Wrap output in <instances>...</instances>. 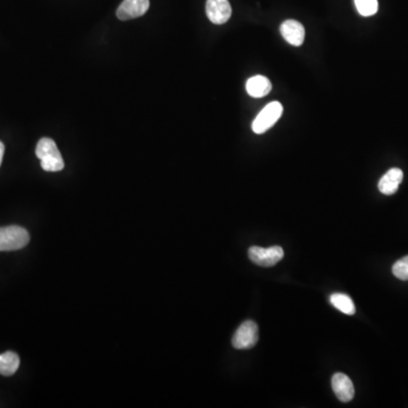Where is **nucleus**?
<instances>
[{"instance_id":"f257e3e1","label":"nucleus","mask_w":408,"mask_h":408,"mask_svg":"<svg viewBox=\"0 0 408 408\" xmlns=\"http://www.w3.org/2000/svg\"><path fill=\"white\" fill-rule=\"evenodd\" d=\"M35 155L41 162V167L43 171L56 173L63 171L65 167L63 157L58 150L57 144L54 139L49 137H43L40 139L35 149Z\"/></svg>"},{"instance_id":"f03ea898","label":"nucleus","mask_w":408,"mask_h":408,"mask_svg":"<svg viewBox=\"0 0 408 408\" xmlns=\"http://www.w3.org/2000/svg\"><path fill=\"white\" fill-rule=\"evenodd\" d=\"M29 242V233L24 228L19 226L0 228V252L21 250Z\"/></svg>"},{"instance_id":"7ed1b4c3","label":"nucleus","mask_w":408,"mask_h":408,"mask_svg":"<svg viewBox=\"0 0 408 408\" xmlns=\"http://www.w3.org/2000/svg\"><path fill=\"white\" fill-rule=\"evenodd\" d=\"M282 111H284V107L280 102L272 101L268 104L262 110L260 111L259 115L252 123V130L254 133H266V130H270L279 121V118L282 117Z\"/></svg>"},{"instance_id":"20e7f679","label":"nucleus","mask_w":408,"mask_h":408,"mask_svg":"<svg viewBox=\"0 0 408 408\" xmlns=\"http://www.w3.org/2000/svg\"><path fill=\"white\" fill-rule=\"evenodd\" d=\"M249 258L257 266L263 268L275 266L284 258V250L280 246L264 247L251 246L249 249Z\"/></svg>"},{"instance_id":"39448f33","label":"nucleus","mask_w":408,"mask_h":408,"mask_svg":"<svg viewBox=\"0 0 408 408\" xmlns=\"http://www.w3.org/2000/svg\"><path fill=\"white\" fill-rule=\"evenodd\" d=\"M259 340V328L254 321H245L238 327L234 337H233V346L236 349H250L257 345Z\"/></svg>"},{"instance_id":"423d86ee","label":"nucleus","mask_w":408,"mask_h":408,"mask_svg":"<svg viewBox=\"0 0 408 408\" xmlns=\"http://www.w3.org/2000/svg\"><path fill=\"white\" fill-rule=\"evenodd\" d=\"M206 10L213 24H225L231 19V6L228 0H206Z\"/></svg>"},{"instance_id":"0eeeda50","label":"nucleus","mask_w":408,"mask_h":408,"mask_svg":"<svg viewBox=\"0 0 408 408\" xmlns=\"http://www.w3.org/2000/svg\"><path fill=\"white\" fill-rule=\"evenodd\" d=\"M149 7V0H124L116 14L121 21H128L144 15Z\"/></svg>"},{"instance_id":"6e6552de","label":"nucleus","mask_w":408,"mask_h":408,"mask_svg":"<svg viewBox=\"0 0 408 408\" xmlns=\"http://www.w3.org/2000/svg\"><path fill=\"white\" fill-rule=\"evenodd\" d=\"M280 33L289 45L300 47L305 39V29L301 23L295 19H287L280 26Z\"/></svg>"},{"instance_id":"1a4fd4ad","label":"nucleus","mask_w":408,"mask_h":408,"mask_svg":"<svg viewBox=\"0 0 408 408\" xmlns=\"http://www.w3.org/2000/svg\"><path fill=\"white\" fill-rule=\"evenodd\" d=\"M331 385H333V390L337 398L342 402H351V399L354 398L355 389L354 385L351 382V380L344 373L333 374V380H331Z\"/></svg>"},{"instance_id":"9d476101","label":"nucleus","mask_w":408,"mask_h":408,"mask_svg":"<svg viewBox=\"0 0 408 408\" xmlns=\"http://www.w3.org/2000/svg\"><path fill=\"white\" fill-rule=\"evenodd\" d=\"M404 174L399 168H391L383 175L379 182V191L385 195H393L398 191L399 185L402 184Z\"/></svg>"},{"instance_id":"9b49d317","label":"nucleus","mask_w":408,"mask_h":408,"mask_svg":"<svg viewBox=\"0 0 408 408\" xmlns=\"http://www.w3.org/2000/svg\"><path fill=\"white\" fill-rule=\"evenodd\" d=\"M271 89V82L266 76L257 75L247 79L246 91L253 98H263L269 95Z\"/></svg>"},{"instance_id":"f8f14e48","label":"nucleus","mask_w":408,"mask_h":408,"mask_svg":"<svg viewBox=\"0 0 408 408\" xmlns=\"http://www.w3.org/2000/svg\"><path fill=\"white\" fill-rule=\"evenodd\" d=\"M19 358L16 353L6 351L3 354H0V374L5 377H10L19 370Z\"/></svg>"},{"instance_id":"ddd939ff","label":"nucleus","mask_w":408,"mask_h":408,"mask_svg":"<svg viewBox=\"0 0 408 408\" xmlns=\"http://www.w3.org/2000/svg\"><path fill=\"white\" fill-rule=\"evenodd\" d=\"M330 303L333 304L337 310L340 311L342 313L347 314V315H353L355 311H356L354 302L346 294L336 293V294L331 295L330 296Z\"/></svg>"},{"instance_id":"4468645a","label":"nucleus","mask_w":408,"mask_h":408,"mask_svg":"<svg viewBox=\"0 0 408 408\" xmlns=\"http://www.w3.org/2000/svg\"><path fill=\"white\" fill-rule=\"evenodd\" d=\"M355 6L362 16H372L378 12V0H355Z\"/></svg>"},{"instance_id":"2eb2a0df","label":"nucleus","mask_w":408,"mask_h":408,"mask_svg":"<svg viewBox=\"0 0 408 408\" xmlns=\"http://www.w3.org/2000/svg\"><path fill=\"white\" fill-rule=\"evenodd\" d=\"M393 273L400 280H408V255L394 264Z\"/></svg>"},{"instance_id":"dca6fc26","label":"nucleus","mask_w":408,"mask_h":408,"mask_svg":"<svg viewBox=\"0 0 408 408\" xmlns=\"http://www.w3.org/2000/svg\"><path fill=\"white\" fill-rule=\"evenodd\" d=\"M3 153H5V146H3V142H0V166H1V162H3Z\"/></svg>"}]
</instances>
